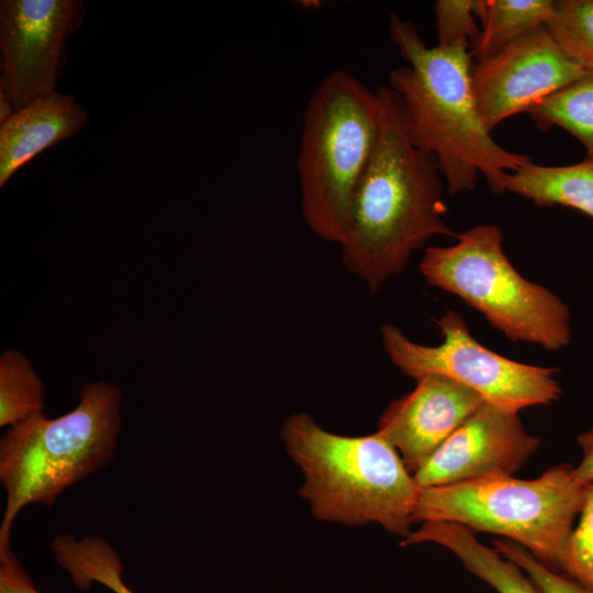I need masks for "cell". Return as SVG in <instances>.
I'll list each match as a JSON object with an SVG mask.
<instances>
[{
	"label": "cell",
	"instance_id": "cell-1",
	"mask_svg": "<svg viewBox=\"0 0 593 593\" xmlns=\"http://www.w3.org/2000/svg\"><path fill=\"white\" fill-rule=\"evenodd\" d=\"M389 33L406 63L390 72L389 88L399 98L412 144L435 157L451 195L474 190L480 175L504 194L507 175L533 159L502 147L481 121L470 46L429 47L413 22L394 13Z\"/></svg>",
	"mask_w": 593,
	"mask_h": 593
},
{
	"label": "cell",
	"instance_id": "cell-2",
	"mask_svg": "<svg viewBox=\"0 0 593 593\" xmlns=\"http://www.w3.org/2000/svg\"><path fill=\"white\" fill-rule=\"evenodd\" d=\"M377 90L379 135L339 244L344 266L372 293L400 275L427 239L457 235L445 221L443 176L435 157L410 141L396 94L385 86Z\"/></svg>",
	"mask_w": 593,
	"mask_h": 593
},
{
	"label": "cell",
	"instance_id": "cell-3",
	"mask_svg": "<svg viewBox=\"0 0 593 593\" xmlns=\"http://www.w3.org/2000/svg\"><path fill=\"white\" fill-rule=\"evenodd\" d=\"M281 435L303 471L301 494L317 518L346 525L376 522L404 538L411 533L419 488L381 435H337L306 413L289 416Z\"/></svg>",
	"mask_w": 593,
	"mask_h": 593
},
{
	"label": "cell",
	"instance_id": "cell-4",
	"mask_svg": "<svg viewBox=\"0 0 593 593\" xmlns=\"http://www.w3.org/2000/svg\"><path fill=\"white\" fill-rule=\"evenodd\" d=\"M121 390L104 381L80 389L78 405L44 412L9 427L0 439V481L5 504L0 544L11 541L18 514L30 504L52 505L67 488L108 466L121 430Z\"/></svg>",
	"mask_w": 593,
	"mask_h": 593
},
{
	"label": "cell",
	"instance_id": "cell-5",
	"mask_svg": "<svg viewBox=\"0 0 593 593\" xmlns=\"http://www.w3.org/2000/svg\"><path fill=\"white\" fill-rule=\"evenodd\" d=\"M380 99L345 70L327 74L306 104L296 169L301 210L320 238L340 244L380 130Z\"/></svg>",
	"mask_w": 593,
	"mask_h": 593
},
{
	"label": "cell",
	"instance_id": "cell-6",
	"mask_svg": "<svg viewBox=\"0 0 593 593\" xmlns=\"http://www.w3.org/2000/svg\"><path fill=\"white\" fill-rule=\"evenodd\" d=\"M584 486L569 463L550 467L532 480L489 475L421 489L413 519L456 523L474 533L503 536L547 567L560 569Z\"/></svg>",
	"mask_w": 593,
	"mask_h": 593
},
{
	"label": "cell",
	"instance_id": "cell-7",
	"mask_svg": "<svg viewBox=\"0 0 593 593\" xmlns=\"http://www.w3.org/2000/svg\"><path fill=\"white\" fill-rule=\"evenodd\" d=\"M452 246L426 248L419 271L432 286L461 298L510 340L558 350L571 339L568 306L524 278L503 250L496 224L456 235Z\"/></svg>",
	"mask_w": 593,
	"mask_h": 593
},
{
	"label": "cell",
	"instance_id": "cell-8",
	"mask_svg": "<svg viewBox=\"0 0 593 593\" xmlns=\"http://www.w3.org/2000/svg\"><path fill=\"white\" fill-rule=\"evenodd\" d=\"M437 324L444 337L437 346L414 343L394 325L382 326L383 348L404 374L416 380L432 373L449 377L485 402L515 412L560 398L556 368L522 363L492 351L472 337L457 312L448 311Z\"/></svg>",
	"mask_w": 593,
	"mask_h": 593
},
{
	"label": "cell",
	"instance_id": "cell-9",
	"mask_svg": "<svg viewBox=\"0 0 593 593\" xmlns=\"http://www.w3.org/2000/svg\"><path fill=\"white\" fill-rule=\"evenodd\" d=\"M80 0L0 2L1 89L14 111L55 92L66 43L85 20Z\"/></svg>",
	"mask_w": 593,
	"mask_h": 593
},
{
	"label": "cell",
	"instance_id": "cell-10",
	"mask_svg": "<svg viewBox=\"0 0 593 593\" xmlns=\"http://www.w3.org/2000/svg\"><path fill=\"white\" fill-rule=\"evenodd\" d=\"M585 70L561 51L546 26L534 30L473 65L471 82L480 119L492 132Z\"/></svg>",
	"mask_w": 593,
	"mask_h": 593
},
{
	"label": "cell",
	"instance_id": "cell-11",
	"mask_svg": "<svg viewBox=\"0 0 593 593\" xmlns=\"http://www.w3.org/2000/svg\"><path fill=\"white\" fill-rule=\"evenodd\" d=\"M539 441L525 430L518 412L484 402L413 477L421 490L513 475Z\"/></svg>",
	"mask_w": 593,
	"mask_h": 593
},
{
	"label": "cell",
	"instance_id": "cell-12",
	"mask_svg": "<svg viewBox=\"0 0 593 593\" xmlns=\"http://www.w3.org/2000/svg\"><path fill=\"white\" fill-rule=\"evenodd\" d=\"M416 381L412 392L388 405L377 432L413 474L485 402L477 391L443 374Z\"/></svg>",
	"mask_w": 593,
	"mask_h": 593
},
{
	"label": "cell",
	"instance_id": "cell-13",
	"mask_svg": "<svg viewBox=\"0 0 593 593\" xmlns=\"http://www.w3.org/2000/svg\"><path fill=\"white\" fill-rule=\"evenodd\" d=\"M86 121L75 98L57 91L15 110L0 126V187L35 156L76 134Z\"/></svg>",
	"mask_w": 593,
	"mask_h": 593
},
{
	"label": "cell",
	"instance_id": "cell-14",
	"mask_svg": "<svg viewBox=\"0 0 593 593\" xmlns=\"http://www.w3.org/2000/svg\"><path fill=\"white\" fill-rule=\"evenodd\" d=\"M434 542L449 549L468 571L490 584L499 593H542L514 562L481 544L466 526L439 521L423 522L402 545Z\"/></svg>",
	"mask_w": 593,
	"mask_h": 593
},
{
	"label": "cell",
	"instance_id": "cell-15",
	"mask_svg": "<svg viewBox=\"0 0 593 593\" xmlns=\"http://www.w3.org/2000/svg\"><path fill=\"white\" fill-rule=\"evenodd\" d=\"M505 192L522 195L536 206L561 205L593 219V160L568 166L532 161L507 175Z\"/></svg>",
	"mask_w": 593,
	"mask_h": 593
},
{
	"label": "cell",
	"instance_id": "cell-16",
	"mask_svg": "<svg viewBox=\"0 0 593 593\" xmlns=\"http://www.w3.org/2000/svg\"><path fill=\"white\" fill-rule=\"evenodd\" d=\"M51 550L78 590L86 591L99 583L113 593H135L122 579L123 566L118 552L103 538L57 535Z\"/></svg>",
	"mask_w": 593,
	"mask_h": 593
},
{
	"label": "cell",
	"instance_id": "cell-17",
	"mask_svg": "<svg viewBox=\"0 0 593 593\" xmlns=\"http://www.w3.org/2000/svg\"><path fill=\"white\" fill-rule=\"evenodd\" d=\"M553 0H486L481 36L471 55L478 61L491 58L512 42L545 26Z\"/></svg>",
	"mask_w": 593,
	"mask_h": 593
},
{
	"label": "cell",
	"instance_id": "cell-18",
	"mask_svg": "<svg viewBox=\"0 0 593 593\" xmlns=\"http://www.w3.org/2000/svg\"><path fill=\"white\" fill-rule=\"evenodd\" d=\"M527 113L541 131L559 126L583 145L593 160V70L544 98Z\"/></svg>",
	"mask_w": 593,
	"mask_h": 593
},
{
	"label": "cell",
	"instance_id": "cell-19",
	"mask_svg": "<svg viewBox=\"0 0 593 593\" xmlns=\"http://www.w3.org/2000/svg\"><path fill=\"white\" fill-rule=\"evenodd\" d=\"M45 387L29 360L15 349L0 357V427H11L42 413Z\"/></svg>",
	"mask_w": 593,
	"mask_h": 593
},
{
	"label": "cell",
	"instance_id": "cell-20",
	"mask_svg": "<svg viewBox=\"0 0 593 593\" xmlns=\"http://www.w3.org/2000/svg\"><path fill=\"white\" fill-rule=\"evenodd\" d=\"M561 51L593 70V0H558L545 25Z\"/></svg>",
	"mask_w": 593,
	"mask_h": 593
},
{
	"label": "cell",
	"instance_id": "cell-21",
	"mask_svg": "<svg viewBox=\"0 0 593 593\" xmlns=\"http://www.w3.org/2000/svg\"><path fill=\"white\" fill-rule=\"evenodd\" d=\"M486 0H438L434 4L435 27L439 46L467 44L474 48L481 36Z\"/></svg>",
	"mask_w": 593,
	"mask_h": 593
},
{
	"label": "cell",
	"instance_id": "cell-22",
	"mask_svg": "<svg viewBox=\"0 0 593 593\" xmlns=\"http://www.w3.org/2000/svg\"><path fill=\"white\" fill-rule=\"evenodd\" d=\"M560 569L593 592V483L584 486L579 522L567 540Z\"/></svg>",
	"mask_w": 593,
	"mask_h": 593
},
{
	"label": "cell",
	"instance_id": "cell-23",
	"mask_svg": "<svg viewBox=\"0 0 593 593\" xmlns=\"http://www.w3.org/2000/svg\"><path fill=\"white\" fill-rule=\"evenodd\" d=\"M493 546L500 555L517 564L542 593H593L569 575L552 571L512 540L495 539Z\"/></svg>",
	"mask_w": 593,
	"mask_h": 593
},
{
	"label": "cell",
	"instance_id": "cell-24",
	"mask_svg": "<svg viewBox=\"0 0 593 593\" xmlns=\"http://www.w3.org/2000/svg\"><path fill=\"white\" fill-rule=\"evenodd\" d=\"M0 593H40L14 555L11 541L0 544Z\"/></svg>",
	"mask_w": 593,
	"mask_h": 593
},
{
	"label": "cell",
	"instance_id": "cell-25",
	"mask_svg": "<svg viewBox=\"0 0 593 593\" xmlns=\"http://www.w3.org/2000/svg\"><path fill=\"white\" fill-rule=\"evenodd\" d=\"M582 451V459L573 467L577 481L586 485L593 483V427L582 433L578 438Z\"/></svg>",
	"mask_w": 593,
	"mask_h": 593
},
{
	"label": "cell",
	"instance_id": "cell-26",
	"mask_svg": "<svg viewBox=\"0 0 593 593\" xmlns=\"http://www.w3.org/2000/svg\"><path fill=\"white\" fill-rule=\"evenodd\" d=\"M14 113L13 104L7 93L0 90V122L3 123Z\"/></svg>",
	"mask_w": 593,
	"mask_h": 593
}]
</instances>
